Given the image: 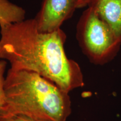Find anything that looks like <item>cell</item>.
Returning <instances> with one entry per match:
<instances>
[{
    "label": "cell",
    "instance_id": "6da1fadb",
    "mask_svg": "<svg viewBox=\"0 0 121 121\" xmlns=\"http://www.w3.org/2000/svg\"><path fill=\"white\" fill-rule=\"evenodd\" d=\"M0 28V58L8 60L10 68L36 72L68 93L84 86L79 65L65 52L67 35L61 29L40 33L34 19Z\"/></svg>",
    "mask_w": 121,
    "mask_h": 121
},
{
    "label": "cell",
    "instance_id": "7a4b0ae2",
    "mask_svg": "<svg viewBox=\"0 0 121 121\" xmlns=\"http://www.w3.org/2000/svg\"><path fill=\"white\" fill-rule=\"evenodd\" d=\"M4 91L6 102L1 113L48 121H66L71 113L69 93L36 72L10 68Z\"/></svg>",
    "mask_w": 121,
    "mask_h": 121
},
{
    "label": "cell",
    "instance_id": "3957f363",
    "mask_svg": "<svg viewBox=\"0 0 121 121\" xmlns=\"http://www.w3.org/2000/svg\"><path fill=\"white\" fill-rule=\"evenodd\" d=\"M76 37L83 53L96 65L112 60L121 48V43L112 29L90 7L78 20Z\"/></svg>",
    "mask_w": 121,
    "mask_h": 121
},
{
    "label": "cell",
    "instance_id": "277c9868",
    "mask_svg": "<svg viewBox=\"0 0 121 121\" xmlns=\"http://www.w3.org/2000/svg\"><path fill=\"white\" fill-rule=\"evenodd\" d=\"M77 9L75 0H43L41 8L34 18L40 33H52L60 29Z\"/></svg>",
    "mask_w": 121,
    "mask_h": 121
},
{
    "label": "cell",
    "instance_id": "ba28073f",
    "mask_svg": "<svg viewBox=\"0 0 121 121\" xmlns=\"http://www.w3.org/2000/svg\"><path fill=\"white\" fill-rule=\"evenodd\" d=\"M0 121H48L22 114H5L0 112Z\"/></svg>",
    "mask_w": 121,
    "mask_h": 121
},
{
    "label": "cell",
    "instance_id": "9c48e42d",
    "mask_svg": "<svg viewBox=\"0 0 121 121\" xmlns=\"http://www.w3.org/2000/svg\"><path fill=\"white\" fill-rule=\"evenodd\" d=\"M91 0H75L77 9L88 6Z\"/></svg>",
    "mask_w": 121,
    "mask_h": 121
},
{
    "label": "cell",
    "instance_id": "5b68a950",
    "mask_svg": "<svg viewBox=\"0 0 121 121\" xmlns=\"http://www.w3.org/2000/svg\"><path fill=\"white\" fill-rule=\"evenodd\" d=\"M88 7L108 24L121 43V0H91Z\"/></svg>",
    "mask_w": 121,
    "mask_h": 121
},
{
    "label": "cell",
    "instance_id": "52a82bcc",
    "mask_svg": "<svg viewBox=\"0 0 121 121\" xmlns=\"http://www.w3.org/2000/svg\"><path fill=\"white\" fill-rule=\"evenodd\" d=\"M7 66V62L0 60V110L3 108L6 102V94L4 91V82L6 78L4 74Z\"/></svg>",
    "mask_w": 121,
    "mask_h": 121
},
{
    "label": "cell",
    "instance_id": "8992f818",
    "mask_svg": "<svg viewBox=\"0 0 121 121\" xmlns=\"http://www.w3.org/2000/svg\"><path fill=\"white\" fill-rule=\"evenodd\" d=\"M26 12L9 0H0V25L16 23L25 19Z\"/></svg>",
    "mask_w": 121,
    "mask_h": 121
}]
</instances>
